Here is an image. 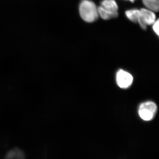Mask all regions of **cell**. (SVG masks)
I'll return each instance as SVG.
<instances>
[{"label":"cell","mask_w":159,"mask_h":159,"mask_svg":"<svg viewBox=\"0 0 159 159\" xmlns=\"http://www.w3.org/2000/svg\"><path fill=\"white\" fill-rule=\"evenodd\" d=\"M98 13L99 16L102 19L108 20L118 17L119 13L118 12H113L103 9L101 6L98 7Z\"/></svg>","instance_id":"5b68a950"},{"label":"cell","mask_w":159,"mask_h":159,"mask_svg":"<svg viewBox=\"0 0 159 159\" xmlns=\"http://www.w3.org/2000/svg\"><path fill=\"white\" fill-rule=\"evenodd\" d=\"M157 109L156 104L152 101L143 102L139 107V116L145 121H150L155 116Z\"/></svg>","instance_id":"7a4b0ae2"},{"label":"cell","mask_w":159,"mask_h":159,"mask_svg":"<svg viewBox=\"0 0 159 159\" xmlns=\"http://www.w3.org/2000/svg\"><path fill=\"white\" fill-rule=\"evenodd\" d=\"M156 20V16L154 11L147 8L140 9V15L138 23L143 30H146L147 26L153 25Z\"/></svg>","instance_id":"3957f363"},{"label":"cell","mask_w":159,"mask_h":159,"mask_svg":"<svg viewBox=\"0 0 159 159\" xmlns=\"http://www.w3.org/2000/svg\"><path fill=\"white\" fill-rule=\"evenodd\" d=\"M100 6L108 11L118 12V5L115 0H103L101 2Z\"/></svg>","instance_id":"8992f818"},{"label":"cell","mask_w":159,"mask_h":159,"mask_svg":"<svg viewBox=\"0 0 159 159\" xmlns=\"http://www.w3.org/2000/svg\"><path fill=\"white\" fill-rule=\"evenodd\" d=\"M159 20L157 19L156 20L154 23L153 24L152 26V29L154 31L155 33L157 34V36H159Z\"/></svg>","instance_id":"9c48e42d"},{"label":"cell","mask_w":159,"mask_h":159,"mask_svg":"<svg viewBox=\"0 0 159 159\" xmlns=\"http://www.w3.org/2000/svg\"><path fill=\"white\" fill-rule=\"evenodd\" d=\"M133 81V77L128 72L120 70L117 72L116 81L119 87L126 89L130 86Z\"/></svg>","instance_id":"277c9868"},{"label":"cell","mask_w":159,"mask_h":159,"mask_svg":"<svg viewBox=\"0 0 159 159\" xmlns=\"http://www.w3.org/2000/svg\"><path fill=\"white\" fill-rule=\"evenodd\" d=\"M143 4L147 9L158 12L159 9V0H142Z\"/></svg>","instance_id":"52a82bcc"},{"label":"cell","mask_w":159,"mask_h":159,"mask_svg":"<svg viewBox=\"0 0 159 159\" xmlns=\"http://www.w3.org/2000/svg\"><path fill=\"white\" fill-rule=\"evenodd\" d=\"M134 1H135V0H134Z\"/></svg>","instance_id":"8fae6325"},{"label":"cell","mask_w":159,"mask_h":159,"mask_svg":"<svg viewBox=\"0 0 159 159\" xmlns=\"http://www.w3.org/2000/svg\"><path fill=\"white\" fill-rule=\"evenodd\" d=\"M79 10L80 17L86 22H93L99 18L98 7L90 0H81Z\"/></svg>","instance_id":"6da1fadb"},{"label":"cell","mask_w":159,"mask_h":159,"mask_svg":"<svg viewBox=\"0 0 159 159\" xmlns=\"http://www.w3.org/2000/svg\"><path fill=\"white\" fill-rule=\"evenodd\" d=\"M125 14L131 21L135 23H138L140 15V10L136 9H129L125 11Z\"/></svg>","instance_id":"ba28073f"},{"label":"cell","mask_w":159,"mask_h":159,"mask_svg":"<svg viewBox=\"0 0 159 159\" xmlns=\"http://www.w3.org/2000/svg\"><path fill=\"white\" fill-rule=\"evenodd\" d=\"M126 1H129V2H131L132 3H133L134 2V0H126Z\"/></svg>","instance_id":"30bf717a"}]
</instances>
